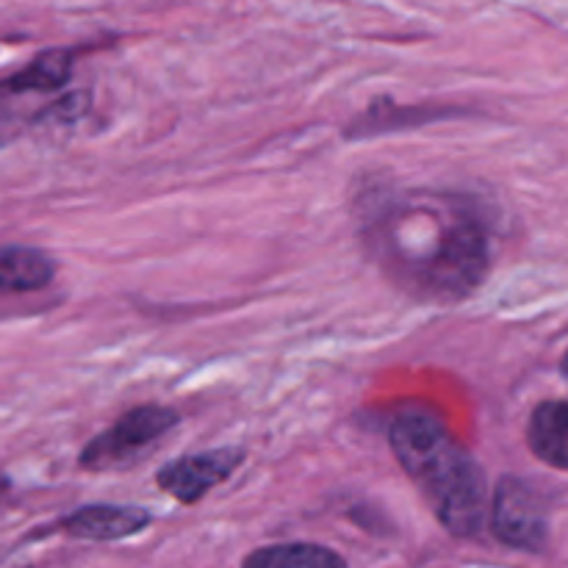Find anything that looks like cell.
I'll use <instances>...</instances> for the list:
<instances>
[{"mask_svg": "<svg viewBox=\"0 0 568 568\" xmlns=\"http://www.w3.org/2000/svg\"><path fill=\"white\" fill-rule=\"evenodd\" d=\"M364 236L399 288L425 303H458L488 272L483 216L453 194L394 192L372 197Z\"/></svg>", "mask_w": 568, "mask_h": 568, "instance_id": "cell-1", "label": "cell"}, {"mask_svg": "<svg viewBox=\"0 0 568 568\" xmlns=\"http://www.w3.org/2000/svg\"><path fill=\"white\" fill-rule=\"evenodd\" d=\"M388 442L438 521L453 536H475L486 521V475L447 425L430 414L399 416Z\"/></svg>", "mask_w": 568, "mask_h": 568, "instance_id": "cell-2", "label": "cell"}, {"mask_svg": "<svg viewBox=\"0 0 568 568\" xmlns=\"http://www.w3.org/2000/svg\"><path fill=\"white\" fill-rule=\"evenodd\" d=\"M181 422L178 410L164 405H139L94 436L81 453V466L89 471H109L133 464L144 449Z\"/></svg>", "mask_w": 568, "mask_h": 568, "instance_id": "cell-3", "label": "cell"}, {"mask_svg": "<svg viewBox=\"0 0 568 568\" xmlns=\"http://www.w3.org/2000/svg\"><path fill=\"white\" fill-rule=\"evenodd\" d=\"M491 525L499 541L516 549H541L547 541V508L536 488L519 477H503L494 494Z\"/></svg>", "mask_w": 568, "mask_h": 568, "instance_id": "cell-4", "label": "cell"}, {"mask_svg": "<svg viewBox=\"0 0 568 568\" xmlns=\"http://www.w3.org/2000/svg\"><path fill=\"white\" fill-rule=\"evenodd\" d=\"M244 464V449L242 447H220V449H205V453L183 455V458L172 460V464L161 466L155 483L161 491L175 497L178 503L194 505L225 483L239 466Z\"/></svg>", "mask_w": 568, "mask_h": 568, "instance_id": "cell-5", "label": "cell"}, {"mask_svg": "<svg viewBox=\"0 0 568 568\" xmlns=\"http://www.w3.org/2000/svg\"><path fill=\"white\" fill-rule=\"evenodd\" d=\"M153 516L136 505H87L64 519V532L87 541H116L142 532Z\"/></svg>", "mask_w": 568, "mask_h": 568, "instance_id": "cell-6", "label": "cell"}, {"mask_svg": "<svg viewBox=\"0 0 568 568\" xmlns=\"http://www.w3.org/2000/svg\"><path fill=\"white\" fill-rule=\"evenodd\" d=\"M527 444L552 469L568 471V403H541L527 425Z\"/></svg>", "mask_w": 568, "mask_h": 568, "instance_id": "cell-7", "label": "cell"}, {"mask_svg": "<svg viewBox=\"0 0 568 568\" xmlns=\"http://www.w3.org/2000/svg\"><path fill=\"white\" fill-rule=\"evenodd\" d=\"M55 277V261L37 247H0V292H39Z\"/></svg>", "mask_w": 568, "mask_h": 568, "instance_id": "cell-8", "label": "cell"}, {"mask_svg": "<svg viewBox=\"0 0 568 568\" xmlns=\"http://www.w3.org/2000/svg\"><path fill=\"white\" fill-rule=\"evenodd\" d=\"M244 568H347L342 555L316 544H281L250 555Z\"/></svg>", "mask_w": 568, "mask_h": 568, "instance_id": "cell-9", "label": "cell"}, {"mask_svg": "<svg viewBox=\"0 0 568 568\" xmlns=\"http://www.w3.org/2000/svg\"><path fill=\"white\" fill-rule=\"evenodd\" d=\"M564 375L568 377V353H566V358H564Z\"/></svg>", "mask_w": 568, "mask_h": 568, "instance_id": "cell-10", "label": "cell"}, {"mask_svg": "<svg viewBox=\"0 0 568 568\" xmlns=\"http://www.w3.org/2000/svg\"><path fill=\"white\" fill-rule=\"evenodd\" d=\"M0 98H3V89H0Z\"/></svg>", "mask_w": 568, "mask_h": 568, "instance_id": "cell-11", "label": "cell"}]
</instances>
